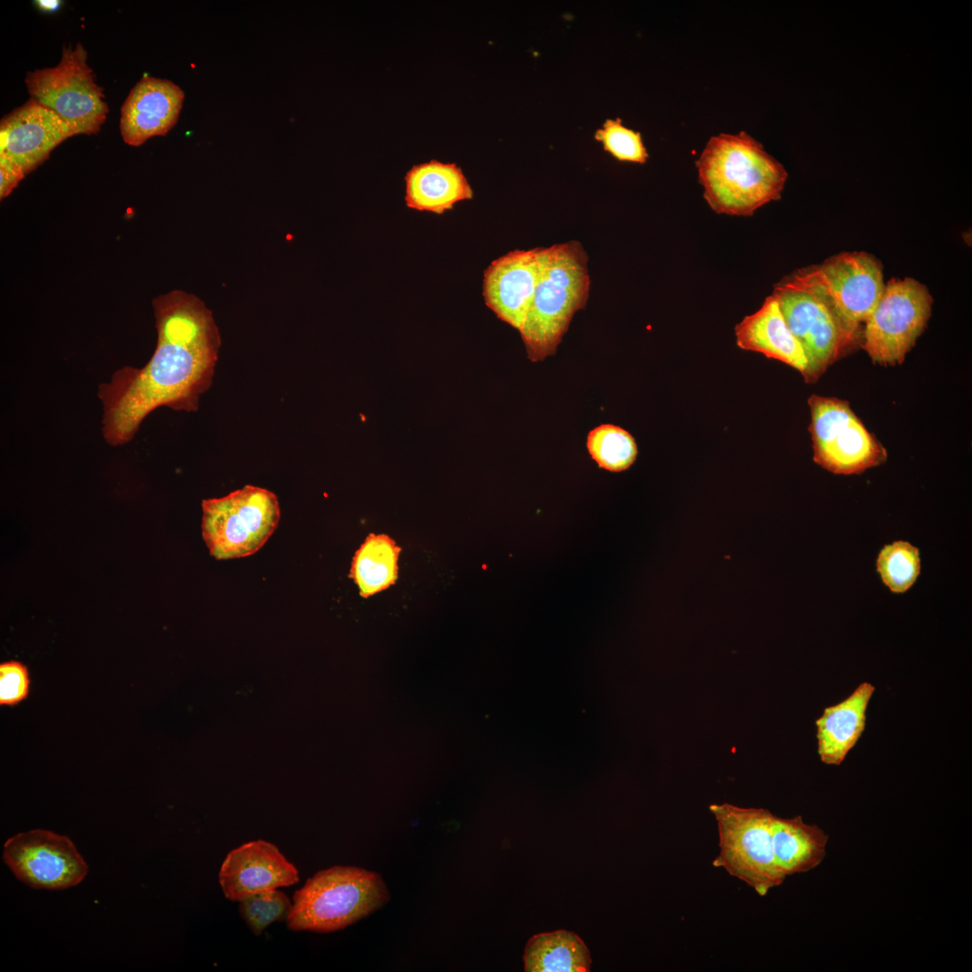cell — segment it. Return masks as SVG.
I'll return each mask as SVG.
<instances>
[{"label": "cell", "mask_w": 972, "mask_h": 972, "mask_svg": "<svg viewBox=\"0 0 972 972\" xmlns=\"http://www.w3.org/2000/svg\"><path fill=\"white\" fill-rule=\"evenodd\" d=\"M158 341L148 363L125 365L98 386L102 434L112 446L131 441L159 407L193 412L211 386L221 344L212 312L194 294L174 290L152 301Z\"/></svg>", "instance_id": "cell-1"}, {"label": "cell", "mask_w": 972, "mask_h": 972, "mask_svg": "<svg viewBox=\"0 0 972 972\" xmlns=\"http://www.w3.org/2000/svg\"><path fill=\"white\" fill-rule=\"evenodd\" d=\"M704 198L719 214L750 216L780 199L785 167L745 131L712 136L696 162Z\"/></svg>", "instance_id": "cell-2"}, {"label": "cell", "mask_w": 972, "mask_h": 972, "mask_svg": "<svg viewBox=\"0 0 972 972\" xmlns=\"http://www.w3.org/2000/svg\"><path fill=\"white\" fill-rule=\"evenodd\" d=\"M587 262L578 241L541 248L537 284L519 331L532 362L555 354L573 315L586 305L590 288Z\"/></svg>", "instance_id": "cell-3"}, {"label": "cell", "mask_w": 972, "mask_h": 972, "mask_svg": "<svg viewBox=\"0 0 972 972\" xmlns=\"http://www.w3.org/2000/svg\"><path fill=\"white\" fill-rule=\"evenodd\" d=\"M772 295L806 357V382L817 381L860 342V333L842 318L812 266L785 278Z\"/></svg>", "instance_id": "cell-4"}, {"label": "cell", "mask_w": 972, "mask_h": 972, "mask_svg": "<svg viewBox=\"0 0 972 972\" xmlns=\"http://www.w3.org/2000/svg\"><path fill=\"white\" fill-rule=\"evenodd\" d=\"M388 900L379 874L336 866L317 872L294 893L286 923L294 932H331L367 916Z\"/></svg>", "instance_id": "cell-5"}, {"label": "cell", "mask_w": 972, "mask_h": 972, "mask_svg": "<svg viewBox=\"0 0 972 972\" xmlns=\"http://www.w3.org/2000/svg\"><path fill=\"white\" fill-rule=\"evenodd\" d=\"M718 829L719 853L713 865L745 882L764 896L783 883L772 846L774 814L765 808L740 807L729 803L709 806Z\"/></svg>", "instance_id": "cell-6"}, {"label": "cell", "mask_w": 972, "mask_h": 972, "mask_svg": "<svg viewBox=\"0 0 972 972\" xmlns=\"http://www.w3.org/2000/svg\"><path fill=\"white\" fill-rule=\"evenodd\" d=\"M202 535L217 560L254 554L272 536L280 520L276 495L246 485L221 498L202 502Z\"/></svg>", "instance_id": "cell-7"}, {"label": "cell", "mask_w": 972, "mask_h": 972, "mask_svg": "<svg viewBox=\"0 0 972 972\" xmlns=\"http://www.w3.org/2000/svg\"><path fill=\"white\" fill-rule=\"evenodd\" d=\"M86 59L80 43L64 47L56 67L29 72L25 85L32 99L57 113L76 134L89 135L99 131L108 107Z\"/></svg>", "instance_id": "cell-8"}, {"label": "cell", "mask_w": 972, "mask_h": 972, "mask_svg": "<svg viewBox=\"0 0 972 972\" xmlns=\"http://www.w3.org/2000/svg\"><path fill=\"white\" fill-rule=\"evenodd\" d=\"M933 300L927 287L914 278H893L865 321L860 346L873 363L904 362L923 332Z\"/></svg>", "instance_id": "cell-9"}, {"label": "cell", "mask_w": 972, "mask_h": 972, "mask_svg": "<svg viewBox=\"0 0 972 972\" xmlns=\"http://www.w3.org/2000/svg\"><path fill=\"white\" fill-rule=\"evenodd\" d=\"M809 432L814 461L835 474H859L886 462L887 454L846 400L813 394Z\"/></svg>", "instance_id": "cell-10"}, {"label": "cell", "mask_w": 972, "mask_h": 972, "mask_svg": "<svg viewBox=\"0 0 972 972\" xmlns=\"http://www.w3.org/2000/svg\"><path fill=\"white\" fill-rule=\"evenodd\" d=\"M3 857L19 880L37 889L60 890L76 886L88 871L68 837L42 829L9 838L4 844Z\"/></svg>", "instance_id": "cell-11"}, {"label": "cell", "mask_w": 972, "mask_h": 972, "mask_svg": "<svg viewBox=\"0 0 972 972\" xmlns=\"http://www.w3.org/2000/svg\"><path fill=\"white\" fill-rule=\"evenodd\" d=\"M844 321L861 333L884 289L881 263L866 252H844L812 266Z\"/></svg>", "instance_id": "cell-12"}, {"label": "cell", "mask_w": 972, "mask_h": 972, "mask_svg": "<svg viewBox=\"0 0 972 972\" xmlns=\"http://www.w3.org/2000/svg\"><path fill=\"white\" fill-rule=\"evenodd\" d=\"M73 135L74 130L57 113L31 98L1 121L0 158L26 176Z\"/></svg>", "instance_id": "cell-13"}, {"label": "cell", "mask_w": 972, "mask_h": 972, "mask_svg": "<svg viewBox=\"0 0 972 972\" xmlns=\"http://www.w3.org/2000/svg\"><path fill=\"white\" fill-rule=\"evenodd\" d=\"M541 248L515 249L493 260L485 269V304L502 321L520 331L537 284Z\"/></svg>", "instance_id": "cell-14"}, {"label": "cell", "mask_w": 972, "mask_h": 972, "mask_svg": "<svg viewBox=\"0 0 972 972\" xmlns=\"http://www.w3.org/2000/svg\"><path fill=\"white\" fill-rule=\"evenodd\" d=\"M299 872L273 843L256 840L225 857L219 882L226 898L240 901L254 894L297 884Z\"/></svg>", "instance_id": "cell-15"}, {"label": "cell", "mask_w": 972, "mask_h": 972, "mask_svg": "<svg viewBox=\"0 0 972 972\" xmlns=\"http://www.w3.org/2000/svg\"><path fill=\"white\" fill-rule=\"evenodd\" d=\"M184 99L183 90L173 82L143 76L121 109L120 130L124 142L140 146L154 136L166 135L176 123Z\"/></svg>", "instance_id": "cell-16"}, {"label": "cell", "mask_w": 972, "mask_h": 972, "mask_svg": "<svg viewBox=\"0 0 972 972\" xmlns=\"http://www.w3.org/2000/svg\"><path fill=\"white\" fill-rule=\"evenodd\" d=\"M737 346L781 361L801 373L807 372L805 353L788 328L776 298L767 297L762 306L735 326Z\"/></svg>", "instance_id": "cell-17"}, {"label": "cell", "mask_w": 972, "mask_h": 972, "mask_svg": "<svg viewBox=\"0 0 972 972\" xmlns=\"http://www.w3.org/2000/svg\"><path fill=\"white\" fill-rule=\"evenodd\" d=\"M875 687L860 684L842 702L824 708L816 719L817 752L828 765H840L856 745L866 724V711Z\"/></svg>", "instance_id": "cell-18"}, {"label": "cell", "mask_w": 972, "mask_h": 972, "mask_svg": "<svg viewBox=\"0 0 972 972\" xmlns=\"http://www.w3.org/2000/svg\"><path fill=\"white\" fill-rule=\"evenodd\" d=\"M407 207L443 214L458 202L471 200L472 189L455 163L432 159L413 166L405 175Z\"/></svg>", "instance_id": "cell-19"}, {"label": "cell", "mask_w": 972, "mask_h": 972, "mask_svg": "<svg viewBox=\"0 0 972 972\" xmlns=\"http://www.w3.org/2000/svg\"><path fill=\"white\" fill-rule=\"evenodd\" d=\"M828 835L820 827L806 824L801 816H774L772 846L776 863L787 877L817 867L826 854Z\"/></svg>", "instance_id": "cell-20"}, {"label": "cell", "mask_w": 972, "mask_h": 972, "mask_svg": "<svg viewBox=\"0 0 972 972\" xmlns=\"http://www.w3.org/2000/svg\"><path fill=\"white\" fill-rule=\"evenodd\" d=\"M523 958L528 972L590 971L591 964L582 940L564 930L533 936L526 945Z\"/></svg>", "instance_id": "cell-21"}, {"label": "cell", "mask_w": 972, "mask_h": 972, "mask_svg": "<svg viewBox=\"0 0 972 972\" xmlns=\"http://www.w3.org/2000/svg\"><path fill=\"white\" fill-rule=\"evenodd\" d=\"M400 548L385 535L371 534L356 551L350 577L367 598L393 584L398 574Z\"/></svg>", "instance_id": "cell-22"}, {"label": "cell", "mask_w": 972, "mask_h": 972, "mask_svg": "<svg viewBox=\"0 0 972 972\" xmlns=\"http://www.w3.org/2000/svg\"><path fill=\"white\" fill-rule=\"evenodd\" d=\"M586 446L599 468L614 472L627 470L638 454L634 436L613 424H601L592 428L588 433Z\"/></svg>", "instance_id": "cell-23"}, {"label": "cell", "mask_w": 972, "mask_h": 972, "mask_svg": "<svg viewBox=\"0 0 972 972\" xmlns=\"http://www.w3.org/2000/svg\"><path fill=\"white\" fill-rule=\"evenodd\" d=\"M876 566L882 582L892 592H906L921 572L919 549L906 541H896L880 550Z\"/></svg>", "instance_id": "cell-24"}, {"label": "cell", "mask_w": 972, "mask_h": 972, "mask_svg": "<svg viewBox=\"0 0 972 972\" xmlns=\"http://www.w3.org/2000/svg\"><path fill=\"white\" fill-rule=\"evenodd\" d=\"M292 908L288 896L278 888L259 892L239 901V914L255 934L272 922L286 920Z\"/></svg>", "instance_id": "cell-25"}, {"label": "cell", "mask_w": 972, "mask_h": 972, "mask_svg": "<svg viewBox=\"0 0 972 972\" xmlns=\"http://www.w3.org/2000/svg\"><path fill=\"white\" fill-rule=\"evenodd\" d=\"M595 140L619 161L644 164L648 158L641 133L625 127L619 118L608 119L596 131Z\"/></svg>", "instance_id": "cell-26"}, {"label": "cell", "mask_w": 972, "mask_h": 972, "mask_svg": "<svg viewBox=\"0 0 972 972\" xmlns=\"http://www.w3.org/2000/svg\"><path fill=\"white\" fill-rule=\"evenodd\" d=\"M29 670L21 662L11 660L0 664V705L14 706L30 693Z\"/></svg>", "instance_id": "cell-27"}, {"label": "cell", "mask_w": 972, "mask_h": 972, "mask_svg": "<svg viewBox=\"0 0 972 972\" xmlns=\"http://www.w3.org/2000/svg\"><path fill=\"white\" fill-rule=\"evenodd\" d=\"M24 176L18 166L0 158V198L8 196Z\"/></svg>", "instance_id": "cell-28"}, {"label": "cell", "mask_w": 972, "mask_h": 972, "mask_svg": "<svg viewBox=\"0 0 972 972\" xmlns=\"http://www.w3.org/2000/svg\"><path fill=\"white\" fill-rule=\"evenodd\" d=\"M34 3L40 10L47 13L57 11L61 4L58 0H37Z\"/></svg>", "instance_id": "cell-29"}]
</instances>
